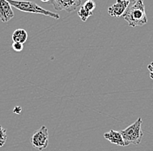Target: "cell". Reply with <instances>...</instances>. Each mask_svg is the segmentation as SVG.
I'll return each instance as SVG.
<instances>
[{"mask_svg":"<svg viewBox=\"0 0 153 151\" xmlns=\"http://www.w3.org/2000/svg\"><path fill=\"white\" fill-rule=\"evenodd\" d=\"M130 26H143L147 24V17L145 13L143 0H137L133 4H130L123 15Z\"/></svg>","mask_w":153,"mask_h":151,"instance_id":"6da1fadb","label":"cell"},{"mask_svg":"<svg viewBox=\"0 0 153 151\" xmlns=\"http://www.w3.org/2000/svg\"><path fill=\"white\" fill-rule=\"evenodd\" d=\"M10 4L16 9L19 10L24 12H29V13H36V14H42L44 16L51 17L55 19H59L60 17L57 13L51 12L50 10L44 9L40 7L34 2L30 1H22V0H7Z\"/></svg>","mask_w":153,"mask_h":151,"instance_id":"7a4b0ae2","label":"cell"},{"mask_svg":"<svg viewBox=\"0 0 153 151\" xmlns=\"http://www.w3.org/2000/svg\"><path fill=\"white\" fill-rule=\"evenodd\" d=\"M142 118L139 117L136 122L127 127L126 129L123 130L121 132V135L123 136L124 144L125 146H128L130 144H139L142 142L143 133L142 131Z\"/></svg>","mask_w":153,"mask_h":151,"instance_id":"3957f363","label":"cell"},{"mask_svg":"<svg viewBox=\"0 0 153 151\" xmlns=\"http://www.w3.org/2000/svg\"><path fill=\"white\" fill-rule=\"evenodd\" d=\"M31 144L39 151L47 148L49 144V133L45 126H42L39 130L33 134L31 137Z\"/></svg>","mask_w":153,"mask_h":151,"instance_id":"277c9868","label":"cell"},{"mask_svg":"<svg viewBox=\"0 0 153 151\" xmlns=\"http://www.w3.org/2000/svg\"><path fill=\"white\" fill-rule=\"evenodd\" d=\"M81 0H51V4L57 10H65L71 13L79 6H81Z\"/></svg>","mask_w":153,"mask_h":151,"instance_id":"5b68a950","label":"cell"},{"mask_svg":"<svg viewBox=\"0 0 153 151\" xmlns=\"http://www.w3.org/2000/svg\"><path fill=\"white\" fill-rule=\"evenodd\" d=\"M130 5V2L126 0H117L113 5L109 7L108 13L113 18H120L124 15L125 10Z\"/></svg>","mask_w":153,"mask_h":151,"instance_id":"8992f818","label":"cell"},{"mask_svg":"<svg viewBox=\"0 0 153 151\" xmlns=\"http://www.w3.org/2000/svg\"><path fill=\"white\" fill-rule=\"evenodd\" d=\"M14 17L11 5L7 0H0V19L4 23L9 22Z\"/></svg>","mask_w":153,"mask_h":151,"instance_id":"52a82bcc","label":"cell"},{"mask_svg":"<svg viewBox=\"0 0 153 151\" xmlns=\"http://www.w3.org/2000/svg\"><path fill=\"white\" fill-rule=\"evenodd\" d=\"M104 137L106 140H108L109 142L113 143V144L118 145V146H123V147L125 146L123 136L121 135V132H119V131H116V130H111L109 132L105 133Z\"/></svg>","mask_w":153,"mask_h":151,"instance_id":"ba28073f","label":"cell"},{"mask_svg":"<svg viewBox=\"0 0 153 151\" xmlns=\"http://www.w3.org/2000/svg\"><path fill=\"white\" fill-rule=\"evenodd\" d=\"M28 38V34L25 30L24 29H18L12 34V40L13 42H19L21 44H25Z\"/></svg>","mask_w":153,"mask_h":151,"instance_id":"9c48e42d","label":"cell"},{"mask_svg":"<svg viewBox=\"0 0 153 151\" xmlns=\"http://www.w3.org/2000/svg\"><path fill=\"white\" fill-rule=\"evenodd\" d=\"M92 14H93V11L88 10L85 9L83 5L79 8L78 12H77L78 17L80 18V19H81L82 21H84V22H85L86 20L89 19L91 16H92Z\"/></svg>","mask_w":153,"mask_h":151,"instance_id":"30bf717a","label":"cell"},{"mask_svg":"<svg viewBox=\"0 0 153 151\" xmlns=\"http://www.w3.org/2000/svg\"><path fill=\"white\" fill-rule=\"evenodd\" d=\"M7 141V134H6V130L0 126V148H2L5 142Z\"/></svg>","mask_w":153,"mask_h":151,"instance_id":"8fae6325","label":"cell"},{"mask_svg":"<svg viewBox=\"0 0 153 151\" xmlns=\"http://www.w3.org/2000/svg\"><path fill=\"white\" fill-rule=\"evenodd\" d=\"M83 6L90 11H93L96 8V4L93 0H87L83 4Z\"/></svg>","mask_w":153,"mask_h":151,"instance_id":"7c38bea8","label":"cell"},{"mask_svg":"<svg viewBox=\"0 0 153 151\" xmlns=\"http://www.w3.org/2000/svg\"><path fill=\"white\" fill-rule=\"evenodd\" d=\"M11 48L17 51V52H20L23 50L24 49V44H21V43H19V42H13V44H11Z\"/></svg>","mask_w":153,"mask_h":151,"instance_id":"4fadbf2b","label":"cell"},{"mask_svg":"<svg viewBox=\"0 0 153 151\" xmlns=\"http://www.w3.org/2000/svg\"><path fill=\"white\" fill-rule=\"evenodd\" d=\"M148 70L150 71V77L153 80V62L148 65Z\"/></svg>","mask_w":153,"mask_h":151,"instance_id":"5bb4252c","label":"cell"},{"mask_svg":"<svg viewBox=\"0 0 153 151\" xmlns=\"http://www.w3.org/2000/svg\"><path fill=\"white\" fill-rule=\"evenodd\" d=\"M21 111H22V109H21V107H20V106H17V107H15V108H14V110H13V112L16 114H20L21 113Z\"/></svg>","mask_w":153,"mask_h":151,"instance_id":"9a60e30c","label":"cell"},{"mask_svg":"<svg viewBox=\"0 0 153 151\" xmlns=\"http://www.w3.org/2000/svg\"><path fill=\"white\" fill-rule=\"evenodd\" d=\"M126 1H129L130 2V4H133L135 1H137V0H126Z\"/></svg>","mask_w":153,"mask_h":151,"instance_id":"2e32d148","label":"cell"},{"mask_svg":"<svg viewBox=\"0 0 153 151\" xmlns=\"http://www.w3.org/2000/svg\"><path fill=\"white\" fill-rule=\"evenodd\" d=\"M42 2H44V3H47L49 1H51V0H41Z\"/></svg>","mask_w":153,"mask_h":151,"instance_id":"e0dca14e","label":"cell"}]
</instances>
